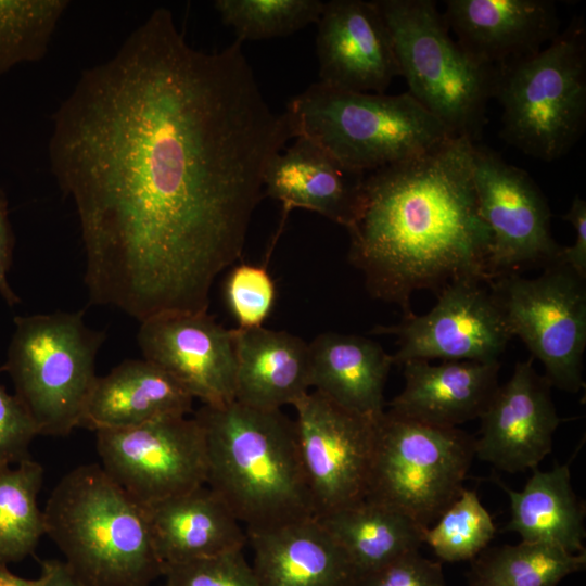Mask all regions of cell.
Segmentation results:
<instances>
[{
    "mask_svg": "<svg viewBox=\"0 0 586 586\" xmlns=\"http://www.w3.org/2000/svg\"><path fill=\"white\" fill-rule=\"evenodd\" d=\"M531 356L518 361L480 417L475 456L494 468L515 473L537 468L551 451L561 419L551 385L536 372Z\"/></svg>",
    "mask_w": 586,
    "mask_h": 586,
    "instance_id": "cell-15",
    "label": "cell"
},
{
    "mask_svg": "<svg viewBox=\"0 0 586 586\" xmlns=\"http://www.w3.org/2000/svg\"><path fill=\"white\" fill-rule=\"evenodd\" d=\"M142 356L178 381L203 405L234 400L232 330L207 313L162 316L140 322Z\"/></svg>",
    "mask_w": 586,
    "mask_h": 586,
    "instance_id": "cell-16",
    "label": "cell"
},
{
    "mask_svg": "<svg viewBox=\"0 0 586 586\" xmlns=\"http://www.w3.org/2000/svg\"><path fill=\"white\" fill-rule=\"evenodd\" d=\"M37 435L23 404L0 383V468L29 459V447Z\"/></svg>",
    "mask_w": 586,
    "mask_h": 586,
    "instance_id": "cell-36",
    "label": "cell"
},
{
    "mask_svg": "<svg viewBox=\"0 0 586 586\" xmlns=\"http://www.w3.org/2000/svg\"><path fill=\"white\" fill-rule=\"evenodd\" d=\"M104 337L81 310L15 317L1 370L39 435L66 436L81 426Z\"/></svg>",
    "mask_w": 586,
    "mask_h": 586,
    "instance_id": "cell-8",
    "label": "cell"
},
{
    "mask_svg": "<svg viewBox=\"0 0 586 586\" xmlns=\"http://www.w3.org/2000/svg\"><path fill=\"white\" fill-rule=\"evenodd\" d=\"M41 568L48 575L44 586H85L64 561L44 560L41 562Z\"/></svg>",
    "mask_w": 586,
    "mask_h": 586,
    "instance_id": "cell-39",
    "label": "cell"
},
{
    "mask_svg": "<svg viewBox=\"0 0 586 586\" xmlns=\"http://www.w3.org/2000/svg\"><path fill=\"white\" fill-rule=\"evenodd\" d=\"M227 305L240 329L263 327L276 302V284L266 267L241 264L225 284Z\"/></svg>",
    "mask_w": 586,
    "mask_h": 586,
    "instance_id": "cell-33",
    "label": "cell"
},
{
    "mask_svg": "<svg viewBox=\"0 0 586 586\" xmlns=\"http://www.w3.org/2000/svg\"><path fill=\"white\" fill-rule=\"evenodd\" d=\"M192 395L170 374L146 359H127L98 377L81 426L93 431L133 428L183 417L192 411Z\"/></svg>",
    "mask_w": 586,
    "mask_h": 586,
    "instance_id": "cell-23",
    "label": "cell"
},
{
    "mask_svg": "<svg viewBox=\"0 0 586 586\" xmlns=\"http://www.w3.org/2000/svg\"><path fill=\"white\" fill-rule=\"evenodd\" d=\"M43 468L31 458L0 468V564L33 556L46 534L38 494Z\"/></svg>",
    "mask_w": 586,
    "mask_h": 586,
    "instance_id": "cell-29",
    "label": "cell"
},
{
    "mask_svg": "<svg viewBox=\"0 0 586 586\" xmlns=\"http://www.w3.org/2000/svg\"><path fill=\"white\" fill-rule=\"evenodd\" d=\"M165 586H260L243 549L178 563H164Z\"/></svg>",
    "mask_w": 586,
    "mask_h": 586,
    "instance_id": "cell-34",
    "label": "cell"
},
{
    "mask_svg": "<svg viewBox=\"0 0 586 586\" xmlns=\"http://www.w3.org/2000/svg\"><path fill=\"white\" fill-rule=\"evenodd\" d=\"M352 586H447L440 562L419 550L355 577Z\"/></svg>",
    "mask_w": 586,
    "mask_h": 586,
    "instance_id": "cell-35",
    "label": "cell"
},
{
    "mask_svg": "<svg viewBox=\"0 0 586 586\" xmlns=\"http://www.w3.org/2000/svg\"><path fill=\"white\" fill-rule=\"evenodd\" d=\"M48 579L46 572L38 578H24L13 574L7 564H0V586H44Z\"/></svg>",
    "mask_w": 586,
    "mask_h": 586,
    "instance_id": "cell-40",
    "label": "cell"
},
{
    "mask_svg": "<svg viewBox=\"0 0 586 586\" xmlns=\"http://www.w3.org/2000/svg\"><path fill=\"white\" fill-rule=\"evenodd\" d=\"M443 16L455 40L495 68L537 53L560 31L549 0H446Z\"/></svg>",
    "mask_w": 586,
    "mask_h": 586,
    "instance_id": "cell-18",
    "label": "cell"
},
{
    "mask_svg": "<svg viewBox=\"0 0 586 586\" xmlns=\"http://www.w3.org/2000/svg\"><path fill=\"white\" fill-rule=\"evenodd\" d=\"M260 586H352L354 570L316 519L247 534Z\"/></svg>",
    "mask_w": 586,
    "mask_h": 586,
    "instance_id": "cell-24",
    "label": "cell"
},
{
    "mask_svg": "<svg viewBox=\"0 0 586 586\" xmlns=\"http://www.w3.org/2000/svg\"><path fill=\"white\" fill-rule=\"evenodd\" d=\"M193 417L206 442V485L246 535L316 518L295 422L281 409L233 400L203 405Z\"/></svg>",
    "mask_w": 586,
    "mask_h": 586,
    "instance_id": "cell-3",
    "label": "cell"
},
{
    "mask_svg": "<svg viewBox=\"0 0 586 586\" xmlns=\"http://www.w3.org/2000/svg\"><path fill=\"white\" fill-rule=\"evenodd\" d=\"M284 115L292 137L362 174L422 156L455 138L408 92H354L316 82L288 102Z\"/></svg>",
    "mask_w": 586,
    "mask_h": 586,
    "instance_id": "cell-5",
    "label": "cell"
},
{
    "mask_svg": "<svg viewBox=\"0 0 586 586\" xmlns=\"http://www.w3.org/2000/svg\"><path fill=\"white\" fill-rule=\"evenodd\" d=\"M235 354L234 400L281 409L310 391L308 343L286 331L264 327L232 329Z\"/></svg>",
    "mask_w": 586,
    "mask_h": 586,
    "instance_id": "cell-22",
    "label": "cell"
},
{
    "mask_svg": "<svg viewBox=\"0 0 586 586\" xmlns=\"http://www.w3.org/2000/svg\"><path fill=\"white\" fill-rule=\"evenodd\" d=\"M510 500L511 518L506 530L522 540L542 543L571 553L586 552L585 505L571 483L569 464L556 463L550 470L532 469L521 491L497 481Z\"/></svg>",
    "mask_w": 586,
    "mask_h": 586,
    "instance_id": "cell-26",
    "label": "cell"
},
{
    "mask_svg": "<svg viewBox=\"0 0 586 586\" xmlns=\"http://www.w3.org/2000/svg\"><path fill=\"white\" fill-rule=\"evenodd\" d=\"M276 154L264 175V194L293 208L316 212L348 229L362 201L366 174L342 165L304 138Z\"/></svg>",
    "mask_w": 586,
    "mask_h": 586,
    "instance_id": "cell-20",
    "label": "cell"
},
{
    "mask_svg": "<svg viewBox=\"0 0 586 586\" xmlns=\"http://www.w3.org/2000/svg\"><path fill=\"white\" fill-rule=\"evenodd\" d=\"M436 297L424 315L412 314L398 324L372 329L374 334L397 337L394 365L416 359L498 361L512 336L488 283L456 281Z\"/></svg>",
    "mask_w": 586,
    "mask_h": 586,
    "instance_id": "cell-14",
    "label": "cell"
},
{
    "mask_svg": "<svg viewBox=\"0 0 586 586\" xmlns=\"http://www.w3.org/2000/svg\"><path fill=\"white\" fill-rule=\"evenodd\" d=\"M14 234L9 219L8 204L0 192V296L9 306L20 303L11 288L8 273L12 264Z\"/></svg>",
    "mask_w": 586,
    "mask_h": 586,
    "instance_id": "cell-38",
    "label": "cell"
},
{
    "mask_svg": "<svg viewBox=\"0 0 586 586\" xmlns=\"http://www.w3.org/2000/svg\"><path fill=\"white\" fill-rule=\"evenodd\" d=\"M388 28L408 93L451 137L474 142L486 124L497 69L471 56L449 35L432 0H375Z\"/></svg>",
    "mask_w": 586,
    "mask_h": 586,
    "instance_id": "cell-7",
    "label": "cell"
},
{
    "mask_svg": "<svg viewBox=\"0 0 586 586\" xmlns=\"http://www.w3.org/2000/svg\"><path fill=\"white\" fill-rule=\"evenodd\" d=\"M321 0H216L214 8L237 40H263L289 36L317 23Z\"/></svg>",
    "mask_w": 586,
    "mask_h": 586,
    "instance_id": "cell-32",
    "label": "cell"
},
{
    "mask_svg": "<svg viewBox=\"0 0 586 586\" xmlns=\"http://www.w3.org/2000/svg\"><path fill=\"white\" fill-rule=\"evenodd\" d=\"M496 525L475 491L463 488L458 498L422 531L426 544L443 561L473 560L494 538Z\"/></svg>",
    "mask_w": 586,
    "mask_h": 586,
    "instance_id": "cell-31",
    "label": "cell"
},
{
    "mask_svg": "<svg viewBox=\"0 0 586 586\" xmlns=\"http://www.w3.org/2000/svg\"><path fill=\"white\" fill-rule=\"evenodd\" d=\"M316 519L341 547L355 577L417 551L423 544L424 528L403 512L369 499Z\"/></svg>",
    "mask_w": 586,
    "mask_h": 586,
    "instance_id": "cell-27",
    "label": "cell"
},
{
    "mask_svg": "<svg viewBox=\"0 0 586 586\" xmlns=\"http://www.w3.org/2000/svg\"><path fill=\"white\" fill-rule=\"evenodd\" d=\"M95 436L100 466L142 506L206 485V442L194 417L98 430Z\"/></svg>",
    "mask_w": 586,
    "mask_h": 586,
    "instance_id": "cell-12",
    "label": "cell"
},
{
    "mask_svg": "<svg viewBox=\"0 0 586 586\" xmlns=\"http://www.w3.org/2000/svg\"><path fill=\"white\" fill-rule=\"evenodd\" d=\"M585 565L586 552L521 540L484 549L473 559L468 581L469 586H558Z\"/></svg>",
    "mask_w": 586,
    "mask_h": 586,
    "instance_id": "cell-28",
    "label": "cell"
},
{
    "mask_svg": "<svg viewBox=\"0 0 586 586\" xmlns=\"http://www.w3.org/2000/svg\"><path fill=\"white\" fill-rule=\"evenodd\" d=\"M308 347L314 391L373 420L384 413V387L394 362L380 343L356 334L324 332Z\"/></svg>",
    "mask_w": 586,
    "mask_h": 586,
    "instance_id": "cell-25",
    "label": "cell"
},
{
    "mask_svg": "<svg viewBox=\"0 0 586 586\" xmlns=\"http://www.w3.org/2000/svg\"><path fill=\"white\" fill-rule=\"evenodd\" d=\"M42 511L46 534L85 586H149L162 575L144 506L100 464L68 471Z\"/></svg>",
    "mask_w": 586,
    "mask_h": 586,
    "instance_id": "cell-4",
    "label": "cell"
},
{
    "mask_svg": "<svg viewBox=\"0 0 586 586\" xmlns=\"http://www.w3.org/2000/svg\"><path fill=\"white\" fill-rule=\"evenodd\" d=\"M488 285L511 336L542 362L550 385L569 393L583 390L586 280L556 264L536 278L510 273Z\"/></svg>",
    "mask_w": 586,
    "mask_h": 586,
    "instance_id": "cell-10",
    "label": "cell"
},
{
    "mask_svg": "<svg viewBox=\"0 0 586 586\" xmlns=\"http://www.w3.org/2000/svg\"><path fill=\"white\" fill-rule=\"evenodd\" d=\"M144 509L162 565L243 549L247 544L241 523L207 485Z\"/></svg>",
    "mask_w": 586,
    "mask_h": 586,
    "instance_id": "cell-21",
    "label": "cell"
},
{
    "mask_svg": "<svg viewBox=\"0 0 586 586\" xmlns=\"http://www.w3.org/2000/svg\"><path fill=\"white\" fill-rule=\"evenodd\" d=\"M241 46L196 50L157 8L56 110L49 163L77 212L91 304L140 322L207 313L241 256L292 138Z\"/></svg>",
    "mask_w": 586,
    "mask_h": 586,
    "instance_id": "cell-1",
    "label": "cell"
},
{
    "mask_svg": "<svg viewBox=\"0 0 586 586\" xmlns=\"http://www.w3.org/2000/svg\"><path fill=\"white\" fill-rule=\"evenodd\" d=\"M403 366L405 385L390 411L425 424L458 428L482 416L499 383V361L409 360Z\"/></svg>",
    "mask_w": 586,
    "mask_h": 586,
    "instance_id": "cell-19",
    "label": "cell"
},
{
    "mask_svg": "<svg viewBox=\"0 0 586 586\" xmlns=\"http://www.w3.org/2000/svg\"><path fill=\"white\" fill-rule=\"evenodd\" d=\"M319 82L331 88L384 93L400 76L384 17L375 1L324 2L317 21Z\"/></svg>",
    "mask_w": 586,
    "mask_h": 586,
    "instance_id": "cell-17",
    "label": "cell"
},
{
    "mask_svg": "<svg viewBox=\"0 0 586 586\" xmlns=\"http://www.w3.org/2000/svg\"><path fill=\"white\" fill-rule=\"evenodd\" d=\"M471 165L479 214L491 237V281L558 264L562 246L551 234L547 199L532 177L476 143Z\"/></svg>",
    "mask_w": 586,
    "mask_h": 586,
    "instance_id": "cell-11",
    "label": "cell"
},
{
    "mask_svg": "<svg viewBox=\"0 0 586 586\" xmlns=\"http://www.w3.org/2000/svg\"><path fill=\"white\" fill-rule=\"evenodd\" d=\"M67 7L64 0H0V76L47 54Z\"/></svg>",
    "mask_w": 586,
    "mask_h": 586,
    "instance_id": "cell-30",
    "label": "cell"
},
{
    "mask_svg": "<svg viewBox=\"0 0 586 586\" xmlns=\"http://www.w3.org/2000/svg\"><path fill=\"white\" fill-rule=\"evenodd\" d=\"M493 98L500 137L524 154L552 162L586 127V25L577 15L540 51L497 67Z\"/></svg>",
    "mask_w": 586,
    "mask_h": 586,
    "instance_id": "cell-6",
    "label": "cell"
},
{
    "mask_svg": "<svg viewBox=\"0 0 586 586\" xmlns=\"http://www.w3.org/2000/svg\"><path fill=\"white\" fill-rule=\"evenodd\" d=\"M475 438L459 428H444L397 416L377 421L366 499L390 506L431 526L462 492Z\"/></svg>",
    "mask_w": 586,
    "mask_h": 586,
    "instance_id": "cell-9",
    "label": "cell"
},
{
    "mask_svg": "<svg viewBox=\"0 0 586 586\" xmlns=\"http://www.w3.org/2000/svg\"><path fill=\"white\" fill-rule=\"evenodd\" d=\"M562 218L575 230V241L571 246H562L558 264L569 267L586 280V202L576 195L570 209Z\"/></svg>",
    "mask_w": 586,
    "mask_h": 586,
    "instance_id": "cell-37",
    "label": "cell"
},
{
    "mask_svg": "<svg viewBox=\"0 0 586 586\" xmlns=\"http://www.w3.org/2000/svg\"><path fill=\"white\" fill-rule=\"evenodd\" d=\"M292 406L316 518L366 499L380 418L344 409L317 391Z\"/></svg>",
    "mask_w": 586,
    "mask_h": 586,
    "instance_id": "cell-13",
    "label": "cell"
},
{
    "mask_svg": "<svg viewBox=\"0 0 586 586\" xmlns=\"http://www.w3.org/2000/svg\"><path fill=\"white\" fill-rule=\"evenodd\" d=\"M474 142L450 138L435 150L366 174L358 215L347 229L348 262L368 293L413 314L411 296L453 282L489 283V232L472 180Z\"/></svg>",
    "mask_w": 586,
    "mask_h": 586,
    "instance_id": "cell-2",
    "label": "cell"
}]
</instances>
